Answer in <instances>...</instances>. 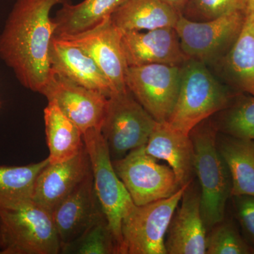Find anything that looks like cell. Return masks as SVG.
<instances>
[{
  "label": "cell",
  "mask_w": 254,
  "mask_h": 254,
  "mask_svg": "<svg viewBox=\"0 0 254 254\" xmlns=\"http://www.w3.org/2000/svg\"><path fill=\"white\" fill-rule=\"evenodd\" d=\"M71 0H16L0 34V59L23 87L42 94L52 75L49 53L57 5Z\"/></svg>",
  "instance_id": "6da1fadb"
},
{
  "label": "cell",
  "mask_w": 254,
  "mask_h": 254,
  "mask_svg": "<svg viewBox=\"0 0 254 254\" xmlns=\"http://www.w3.org/2000/svg\"><path fill=\"white\" fill-rule=\"evenodd\" d=\"M217 129L205 120L190 132L194 150V171L200 186V209L207 227L225 218V206L231 195L230 172L217 144Z\"/></svg>",
  "instance_id": "7a4b0ae2"
},
{
  "label": "cell",
  "mask_w": 254,
  "mask_h": 254,
  "mask_svg": "<svg viewBox=\"0 0 254 254\" xmlns=\"http://www.w3.org/2000/svg\"><path fill=\"white\" fill-rule=\"evenodd\" d=\"M61 253L52 213L33 200L0 209V254Z\"/></svg>",
  "instance_id": "3957f363"
},
{
  "label": "cell",
  "mask_w": 254,
  "mask_h": 254,
  "mask_svg": "<svg viewBox=\"0 0 254 254\" xmlns=\"http://www.w3.org/2000/svg\"><path fill=\"white\" fill-rule=\"evenodd\" d=\"M228 101L226 90L204 63L187 60L182 65L176 104L166 123L175 129L190 134L197 125L224 109Z\"/></svg>",
  "instance_id": "277c9868"
},
{
  "label": "cell",
  "mask_w": 254,
  "mask_h": 254,
  "mask_svg": "<svg viewBox=\"0 0 254 254\" xmlns=\"http://www.w3.org/2000/svg\"><path fill=\"white\" fill-rule=\"evenodd\" d=\"M83 141L91 162L95 194L118 244L119 254H122L123 221L136 205L113 168L109 148L100 129L85 132Z\"/></svg>",
  "instance_id": "5b68a950"
},
{
  "label": "cell",
  "mask_w": 254,
  "mask_h": 254,
  "mask_svg": "<svg viewBox=\"0 0 254 254\" xmlns=\"http://www.w3.org/2000/svg\"><path fill=\"white\" fill-rule=\"evenodd\" d=\"M156 123L128 88L110 95L100 131L112 160L146 144Z\"/></svg>",
  "instance_id": "8992f818"
},
{
  "label": "cell",
  "mask_w": 254,
  "mask_h": 254,
  "mask_svg": "<svg viewBox=\"0 0 254 254\" xmlns=\"http://www.w3.org/2000/svg\"><path fill=\"white\" fill-rule=\"evenodd\" d=\"M191 182L168 198L135 205L122 225V254H168L165 242L169 225Z\"/></svg>",
  "instance_id": "52a82bcc"
},
{
  "label": "cell",
  "mask_w": 254,
  "mask_h": 254,
  "mask_svg": "<svg viewBox=\"0 0 254 254\" xmlns=\"http://www.w3.org/2000/svg\"><path fill=\"white\" fill-rule=\"evenodd\" d=\"M145 151V145L123 158L112 160L113 168L136 205L168 198L180 190L170 166L161 165Z\"/></svg>",
  "instance_id": "ba28073f"
},
{
  "label": "cell",
  "mask_w": 254,
  "mask_h": 254,
  "mask_svg": "<svg viewBox=\"0 0 254 254\" xmlns=\"http://www.w3.org/2000/svg\"><path fill=\"white\" fill-rule=\"evenodd\" d=\"M181 75L182 65L153 64L128 66L126 85L155 121L165 123L176 104Z\"/></svg>",
  "instance_id": "9c48e42d"
},
{
  "label": "cell",
  "mask_w": 254,
  "mask_h": 254,
  "mask_svg": "<svg viewBox=\"0 0 254 254\" xmlns=\"http://www.w3.org/2000/svg\"><path fill=\"white\" fill-rule=\"evenodd\" d=\"M245 17L244 11L203 21H192L180 14L175 28L182 51L189 59L202 63L215 59L236 41Z\"/></svg>",
  "instance_id": "30bf717a"
},
{
  "label": "cell",
  "mask_w": 254,
  "mask_h": 254,
  "mask_svg": "<svg viewBox=\"0 0 254 254\" xmlns=\"http://www.w3.org/2000/svg\"><path fill=\"white\" fill-rule=\"evenodd\" d=\"M58 37L80 47L93 58L109 81L113 94L127 91L128 66L122 45L123 33L110 17L88 31Z\"/></svg>",
  "instance_id": "8fae6325"
},
{
  "label": "cell",
  "mask_w": 254,
  "mask_h": 254,
  "mask_svg": "<svg viewBox=\"0 0 254 254\" xmlns=\"http://www.w3.org/2000/svg\"><path fill=\"white\" fill-rule=\"evenodd\" d=\"M42 95L48 101H54L82 133L101 128L108 102V97L103 93L78 86L52 71Z\"/></svg>",
  "instance_id": "7c38bea8"
},
{
  "label": "cell",
  "mask_w": 254,
  "mask_h": 254,
  "mask_svg": "<svg viewBox=\"0 0 254 254\" xmlns=\"http://www.w3.org/2000/svg\"><path fill=\"white\" fill-rule=\"evenodd\" d=\"M104 215L95 194L92 171L52 212L61 253Z\"/></svg>",
  "instance_id": "4fadbf2b"
},
{
  "label": "cell",
  "mask_w": 254,
  "mask_h": 254,
  "mask_svg": "<svg viewBox=\"0 0 254 254\" xmlns=\"http://www.w3.org/2000/svg\"><path fill=\"white\" fill-rule=\"evenodd\" d=\"M192 182L169 225L165 242L168 254H206V227L200 209V191Z\"/></svg>",
  "instance_id": "5bb4252c"
},
{
  "label": "cell",
  "mask_w": 254,
  "mask_h": 254,
  "mask_svg": "<svg viewBox=\"0 0 254 254\" xmlns=\"http://www.w3.org/2000/svg\"><path fill=\"white\" fill-rule=\"evenodd\" d=\"M122 45L128 66L153 64L181 66L189 60L173 27L123 33Z\"/></svg>",
  "instance_id": "9a60e30c"
},
{
  "label": "cell",
  "mask_w": 254,
  "mask_h": 254,
  "mask_svg": "<svg viewBox=\"0 0 254 254\" xmlns=\"http://www.w3.org/2000/svg\"><path fill=\"white\" fill-rule=\"evenodd\" d=\"M91 171L86 145L74 158L48 164L37 177L32 200L52 213Z\"/></svg>",
  "instance_id": "2e32d148"
},
{
  "label": "cell",
  "mask_w": 254,
  "mask_h": 254,
  "mask_svg": "<svg viewBox=\"0 0 254 254\" xmlns=\"http://www.w3.org/2000/svg\"><path fill=\"white\" fill-rule=\"evenodd\" d=\"M49 60L52 71L78 86L100 92L108 98L113 94L109 81L93 58L71 42L53 37Z\"/></svg>",
  "instance_id": "e0dca14e"
},
{
  "label": "cell",
  "mask_w": 254,
  "mask_h": 254,
  "mask_svg": "<svg viewBox=\"0 0 254 254\" xmlns=\"http://www.w3.org/2000/svg\"><path fill=\"white\" fill-rule=\"evenodd\" d=\"M145 151L168 163L180 187L193 181L194 150L190 134L175 129L166 122H157L145 144Z\"/></svg>",
  "instance_id": "ac0fdd59"
},
{
  "label": "cell",
  "mask_w": 254,
  "mask_h": 254,
  "mask_svg": "<svg viewBox=\"0 0 254 254\" xmlns=\"http://www.w3.org/2000/svg\"><path fill=\"white\" fill-rule=\"evenodd\" d=\"M163 0H125L110 16L122 33L175 28L180 15Z\"/></svg>",
  "instance_id": "d6986e66"
},
{
  "label": "cell",
  "mask_w": 254,
  "mask_h": 254,
  "mask_svg": "<svg viewBox=\"0 0 254 254\" xmlns=\"http://www.w3.org/2000/svg\"><path fill=\"white\" fill-rule=\"evenodd\" d=\"M44 120L50 164L74 158L85 146L83 133L54 101H48L44 109Z\"/></svg>",
  "instance_id": "ffe728a7"
},
{
  "label": "cell",
  "mask_w": 254,
  "mask_h": 254,
  "mask_svg": "<svg viewBox=\"0 0 254 254\" xmlns=\"http://www.w3.org/2000/svg\"><path fill=\"white\" fill-rule=\"evenodd\" d=\"M125 0H83L63 5L53 18L57 24L54 36L74 35L96 27L110 18Z\"/></svg>",
  "instance_id": "44dd1931"
},
{
  "label": "cell",
  "mask_w": 254,
  "mask_h": 254,
  "mask_svg": "<svg viewBox=\"0 0 254 254\" xmlns=\"http://www.w3.org/2000/svg\"><path fill=\"white\" fill-rule=\"evenodd\" d=\"M231 177V195L254 196V141L230 136L217 139Z\"/></svg>",
  "instance_id": "7402d4cb"
},
{
  "label": "cell",
  "mask_w": 254,
  "mask_h": 254,
  "mask_svg": "<svg viewBox=\"0 0 254 254\" xmlns=\"http://www.w3.org/2000/svg\"><path fill=\"white\" fill-rule=\"evenodd\" d=\"M245 14L240 34L227 55V65L239 87L254 96V13Z\"/></svg>",
  "instance_id": "603a6c76"
},
{
  "label": "cell",
  "mask_w": 254,
  "mask_h": 254,
  "mask_svg": "<svg viewBox=\"0 0 254 254\" xmlns=\"http://www.w3.org/2000/svg\"><path fill=\"white\" fill-rule=\"evenodd\" d=\"M49 163L46 158L24 166L0 165V209L12 208L32 199L37 177Z\"/></svg>",
  "instance_id": "cb8c5ba5"
},
{
  "label": "cell",
  "mask_w": 254,
  "mask_h": 254,
  "mask_svg": "<svg viewBox=\"0 0 254 254\" xmlns=\"http://www.w3.org/2000/svg\"><path fill=\"white\" fill-rule=\"evenodd\" d=\"M63 254H119L118 244L105 215L96 220Z\"/></svg>",
  "instance_id": "d4e9b609"
},
{
  "label": "cell",
  "mask_w": 254,
  "mask_h": 254,
  "mask_svg": "<svg viewBox=\"0 0 254 254\" xmlns=\"http://www.w3.org/2000/svg\"><path fill=\"white\" fill-rule=\"evenodd\" d=\"M250 247L231 223L224 222L213 227L207 235L206 254H247Z\"/></svg>",
  "instance_id": "484cf974"
},
{
  "label": "cell",
  "mask_w": 254,
  "mask_h": 254,
  "mask_svg": "<svg viewBox=\"0 0 254 254\" xmlns=\"http://www.w3.org/2000/svg\"><path fill=\"white\" fill-rule=\"evenodd\" d=\"M222 129L230 136L254 141V96L229 112Z\"/></svg>",
  "instance_id": "4316f807"
},
{
  "label": "cell",
  "mask_w": 254,
  "mask_h": 254,
  "mask_svg": "<svg viewBox=\"0 0 254 254\" xmlns=\"http://www.w3.org/2000/svg\"><path fill=\"white\" fill-rule=\"evenodd\" d=\"M245 0H189L185 10L208 21L233 11H245Z\"/></svg>",
  "instance_id": "83f0119b"
},
{
  "label": "cell",
  "mask_w": 254,
  "mask_h": 254,
  "mask_svg": "<svg viewBox=\"0 0 254 254\" xmlns=\"http://www.w3.org/2000/svg\"><path fill=\"white\" fill-rule=\"evenodd\" d=\"M235 208L241 226L246 236L254 244V196H234Z\"/></svg>",
  "instance_id": "f1b7e54d"
},
{
  "label": "cell",
  "mask_w": 254,
  "mask_h": 254,
  "mask_svg": "<svg viewBox=\"0 0 254 254\" xmlns=\"http://www.w3.org/2000/svg\"><path fill=\"white\" fill-rule=\"evenodd\" d=\"M163 1L177 10L179 13L182 14L186 8L189 0H163Z\"/></svg>",
  "instance_id": "f546056e"
},
{
  "label": "cell",
  "mask_w": 254,
  "mask_h": 254,
  "mask_svg": "<svg viewBox=\"0 0 254 254\" xmlns=\"http://www.w3.org/2000/svg\"><path fill=\"white\" fill-rule=\"evenodd\" d=\"M245 12L254 13V0H245Z\"/></svg>",
  "instance_id": "4dcf8cb0"
},
{
  "label": "cell",
  "mask_w": 254,
  "mask_h": 254,
  "mask_svg": "<svg viewBox=\"0 0 254 254\" xmlns=\"http://www.w3.org/2000/svg\"></svg>",
  "instance_id": "1f68e13d"
}]
</instances>
